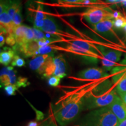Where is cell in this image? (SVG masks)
Listing matches in <instances>:
<instances>
[{"label": "cell", "mask_w": 126, "mask_h": 126, "mask_svg": "<svg viewBox=\"0 0 126 126\" xmlns=\"http://www.w3.org/2000/svg\"><path fill=\"white\" fill-rule=\"evenodd\" d=\"M18 79L16 76V71L14 70L13 67L6 66L1 70L0 81L1 86H5L8 85H15Z\"/></svg>", "instance_id": "cell-11"}, {"label": "cell", "mask_w": 126, "mask_h": 126, "mask_svg": "<svg viewBox=\"0 0 126 126\" xmlns=\"http://www.w3.org/2000/svg\"><path fill=\"white\" fill-rule=\"evenodd\" d=\"M124 32H125V33H126V25L125 27L124 28Z\"/></svg>", "instance_id": "cell-38"}, {"label": "cell", "mask_w": 126, "mask_h": 126, "mask_svg": "<svg viewBox=\"0 0 126 126\" xmlns=\"http://www.w3.org/2000/svg\"><path fill=\"white\" fill-rule=\"evenodd\" d=\"M123 63H124V64H126V54L125 55V59H124V60L123 61Z\"/></svg>", "instance_id": "cell-36"}, {"label": "cell", "mask_w": 126, "mask_h": 126, "mask_svg": "<svg viewBox=\"0 0 126 126\" xmlns=\"http://www.w3.org/2000/svg\"><path fill=\"white\" fill-rule=\"evenodd\" d=\"M5 40L6 43L10 46H14L16 44L14 34H9L6 35Z\"/></svg>", "instance_id": "cell-28"}, {"label": "cell", "mask_w": 126, "mask_h": 126, "mask_svg": "<svg viewBox=\"0 0 126 126\" xmlns=\"http://www.w3.org/2000/svg\"><path fill=\"white\" fill-rule=\"evenodd\" d=\"M15 56V51L12 48L5 47L4 50L0 53V63L1 64L8 66L13 61Z\"/></svg>", "instance_id": "cell-17"}, {"label": "cell", "mask_w": 126, "mask_h": 126, "mask_svg": "<svg viewBox=\"0 0 126 126\" xmlns=\"http://www.w3.org/2000/svg\"><path fill=\"white\" fill-rule=\"evenodd\" d=\"M102 56V65L107 69H111L116 65L120 60L122 53L120 51L107 49L102 46H99Z\"/></svg>", "instance_id": "cell-7"}, {"label": "cell", "mask_w": 126, "mask_h": 126, "mask_svg": "<svg viewBox=\"0 0 126 126\" xmlns=\"http://www.w3.org/2000/svg\"><path fill=\"white\" fill-rule=\"evenodd\" d=\"M108 2H111V3H114V2H121V0H107Z\"/></svg>", "instance_id": "cell-35"}, {"label": "cell", "mask_w": 126, "mask_h": 126, "mask_svg": "<svg viewBox=\"0 0 126 126\" xmlns=\"http://www.w3.org/2000/svg\"><path fill=\"white\" fill-rule=\"evenodd\" d=\"M120 122L126 119V105L119 96L108 106Z\"/></svg>", "instance_id": "cell-10"}, {"label": "cell", "mask_w": 126, "mask_h": 126, "mask_svg": "<svg viewBox=\"0 0 126 126\" xmlns=\"http://www.w3.org/2000/svg\"><path fill=\"white\" fill-rule=\"evenodd\" d=\"M40 30L46 33L50 34V35L53 36L59 35L61 34V32L55 20L51 17L47 15H46L44 19L43 26Z\"/></svg>", "instance_id": "cell-14"}, {"label": "cell", "mask_w": 126, "mask_h": 126, "mask_svg": "<svg viewBox=\"0 0 126 126\" xmlns=\"http://www.w3.org/2000/svg\"><path fill=\"white\" fill-rule=\"evenodd\" d=\"M14 24L16 28L17 26L21 25V23L22 22V17L21 14V8L19 9L14 14L13 19H12Z\"/></svg>", "instance_id": "cell-21"}, {"label": "cell", "mask_w": 126, "mask_h": 126, "mask_svg": "<svg viewBox=\"0 0 126 126\" xmlns=\"http://www.w3.org/2000/svg\"><path fill=\"white\" fill-rule=\"evenodd\" d=\"M126 25V18L122 15L118 17L117 18L113 19V27L116 29H122Z\"/></svg>", "instance_id": "cell-19"}, {"label": "cell", "mask_w": 126, "mask_h": 126, "mask_svg": "<svg viewBox=\"0 0 126 126\" xmlns=\"http://www.w3.org/2000/svg\"><path fill=\"white\" fill-rule=\"evenodd\" d=\"M50 56V54H43L39 55L33 57L29 63L30 68L36 71L39 74L43 75Z\"/></svg>", "instance_id": "cell-9"}, {"label": "cell", "mask_w": 126, "mask_h": 126, "mask_svg": "<svg viewBox=\"0 0 126 126\" xmlns=\"http://www.w3.org/2000/svg\"><path fill=\"white\" fill-rule=\"evenodd\" d=\"M61 78L56 76H52L48 79V84L50 86L57 87L60 85Z\"/></svg>", "instance_id": "cell-26"}, {"label": "cell", "mask_w": 126, "mask_h": 126, "mask_svg": "<svg viewBox=\"0 0 126 126\" xmlns=\"http://www.w3.org/2000/svg\"><path fill=\"white\" fill-rule=\"evenodd\" d=\"M123 4L125 6V7H126V2H123Z\"/></svg>", "instance_id": "cell-39"}, {"label": "cell", "mask_w": 126, "mask_h": 126, "mask_svg": "<svg viewBox=\"0 0 126 126\" xmlns=\"http://www.w3.org/2000/svg\"><path fill=\"white\" fill-rule=\"evenodd\" d=\"M67 64L62 55L53 57L52 55L48 58L45 72L42 75L44 78H49L52 76H56L63 78L66 76Z\"/></svg>", "instance_id": "cell-5"}, {"label": "cell", "mask_w": 126, "mask_h": 126, "mask_svg": "<svg viewBox=\"0 0 126 126\" xmlns=\"http://www.w3.org/2000/svg\"><path fill=\"white\" fill-rule=\"evenodd\" d=\"M120 122L108 106L88 113L81 119L79 126H117Z\"/></svg>", "instance_id": "cell-3"}, {"label": "cell", "mask_w": 126, "mask_h": 126, "mask_svg": "<svg viewBox=\"0 0 126 126\" xmlns=\"http://www.w3.org/2000/svg\"><path fill=\"white\" fill-rule=\"evenodd\" d=\"M115 89L120 97L126 94V73L115 84Z\"/></svg>", "instance_id": "cell-18"}, {"label": "cell", "mask_w": 126, "mask_h": 126, "mask_svg": "<svg viewBox=\"0 0 126 126\" xmlns=\"http://www.w3.org/2000/svg\"><path fill=\"white\" fill-rule=\"evenodd\" d=\"M6 43L5 37L4 34L2 33L0 34V46L2 47L4 45V44Z\"/></svg>", "instance_id": "cell-30"}, {"label": "cell", "mask_w": 126, "mask_h": 126, "mask_svg": "<svg viewBox=\"0 0 126 126\" xmlns=\"http://www.w3.org/2000/svg\"><path fill=\"white\" fill-rule=\"evenodd\" d=\"M113 12L108 8L92 7L86 9L82 16L89 24L94 26L103 20L114 19Z\"/></svg>", "instance_id": "cell-6"}, {"label": "cell", "mask_w": 126, "mask_h": 126, "mask_svg": "<svg viewBox=\"0 0 126 126\" xmlns=\"http://www.w3.org/2000/svg\"><path fill=\"white\" fill-rule=\"evenodd\" d=\"M121 98H122V99L123 100V102H124V103L126 104V94H124V95H123L122 96L120 97Z\"/></svg>", "instance_id": "cell-34"}, {"label": "cell", "mask_w": 126, "mask_h": 126, "mask_svg": "<svg viewBox=\"0 0 126 126\" xmlns=\"http://www.w3.org/2000/svg\"><path fill=\"white\" fill-rule=\"evenodd\" d=\"M109 76L108 74L104 72L100 68H89L85 69L78 74V78L82 80L86 81H94V80H99L100 79L106 78Z\"/></svg>", "instance_id": "cell-8"}, {"label": "cell", "mask_w": 126, "mask_h": 126, "mask_svg": "<svg viewBox=\"0 0 126 126\" xmlns=\"http://www.w3.org/2000/svg\"><path fill=\"white\" fill-rule=\"evenodd\" d=\"M55 48L54 47L50 46L48 45L46 46L40 47L38 50L39 55H43V54H49L51 53L53 50H54Z\"/></svg>", "instance_id": "cell-25"}, {"label": "cell", "mask_w": 126, "mask_h": 126, "mask_svg": "<svg viewBox=\"0 0 126 126\" xmlns=\"http://www.w3.org/2000/svg\"><path fill=\"white\" fill-rule=\"evenodd\" d=\"M93 26L94 31L99 33L102 34H110L113 31V19L103 20Z\"/></svg>", "instance_id": "cell-15"}, {"label": "cell", "mask_w": 126, "mask_h": 126, "mask_svg": "<svg viewBox=\"0 0 126 126\" xmlns=\"http://www.w3.org/2000/svg\"><path fill=\"white\" fill-rule=\"evenodd\" d=\"M34 32V40L35 41H38L39 40H41L42 39L46 38V36L44 32L42 31H41L40 29H37L36 28H33Z\"/></svg>", "instance_id": "cell-23"}, {"label": "cell", "mask_w": 126, "mask_h": 126, "mask_svg": "<svg viewBox=\"0 0 126 126\" xmlns=\"http://www.w3.org/2000/svg\"><path fill=\"white\" fill-rule=\"evenodd\" d=\"M34 32L33 28L28 27L26 31V43L28 42H31V41L34 40Z\"/></svg>", "instance_id": "cell-29"}, {"label": "cell", "mask_w": 126, "mask_h": 126, "mask_svg": "<svg viewBox=\"0 0 126 126\" xmlns=\"http://www.w3.org/2000/svg\"><path fill=\"white\" fill-rule=\"evenodd\" d=\"M118 94L109 79L91 86L83 99V110H92L109 106Z\"/></svg>", "instance_id": "cell-2"}, {"label": "cell", "mask_w": 126, "mask_h": 126, "mask_svg": "<svg viewBox=\"0 0 126 126\" xmlns=\"http://www.w3.org/2000/svg\"><path fill=\"white\" fill-rule=\"evenodd\" d=\"M44 126H57V125L56 124V123L53 122H50L49 123L46 124V125Z\"/></svg>", "instance_id": "cell-33"}, {"label": "cell", "mask_w": 126, "mask_h": 126, "mask_svg": "<svg viewBox=\"0 0 126 126\" xmlns=\"http://www.w3.org/2000/svg\"><path fill=\"white\" fill-rule=\"evenodd\" d=\"M58 2L67 4H84L92 3L91 0H57Z\"/></svg>", "instance_id": "cell-20"}, {"label": "cell", "mask_w": 126, "mask_h": 126, "mask_svg": "<svg viewBox=\"0 0 126 126\" xmlns=\"http://www.w3.org/2000/svg\"><path fill=\"white\" fill-rule=\"evenodd\" d=\"M90 88H84L64 97L53 108L54 119L61 126L73 122L83 110V99Z\"/></svg>", "instance_id": "cell-1"}, {"label": "cell", "mask_w": 126, "mask_h": 126, "mask_svg": "<svg viewBox=\"0 0 126 126\" xmlns=\"http://www.w3.org/2000/svg\"><path fill=\"white\" fill-rule=\"evenodd\" d=\"M25 61L22 58L20 57L18 55H15L14 57L13 61H12L11 64L14 67H22L25 65Z\"/></svg>", "instance_id": "cell-22"}, {"label": "cell", "mask_w": 126, "mask_h": 126, "mask_svg": "<svg viewBox=\"0 0 126 126\" xmlns=\"http://www.w3.org/2000/svg\"><path fill=\"white\" fill-rule=\"evenodd\" d=\"M28 126H38V123L36 122L32 121V122H30L28 123Z\"/></svg>", "instance_id": "cell-31"}, {"label": "cell", "mask_w": 126, "mask_h": 126, "mask_svg": "<svg viewBox=\"0 0 126 126\" xmlns=\"http://www.w3.org/2000/svg\"><path fill=\"white\" fill-rule=\"evenodd\" d=\"M65 50L74 54L80 55L91 61H96L98 59H102L96 53L94 46L88 42L82 40H75L69 42Z\"/></svg>", "instance_id": "cell-4"}, {"label": "cell", "mask_w": 126, "mask_h": 126, "mask_svg": "<svg viewBox=\"0 0 126 126\" xmlns=\"http://www.w3.org/2000/svg\"><path fill=\"white\" fill-rule=\"evenodd\" d=\"M121 2L122 3L123 2H126V0H121Z\"/></svg>", "instance_id": "cell-37"}, {"label": "cell", "mask_w": 126, "mask_h": 126, "mask_svg": "<svg viewBox=\"0 0 126 126\" xmlns=\"http://www.w3.org/2000/svg\"><path fill=\"white\" fill-rule=\"evenodd\" d=\"M117 126H126V119L123 120L122 122H120Z\"/></svg>", "instance_id": "cell-32"}, {"label": "cell", "mask_w": 126, "mask_h": 126, "mask_svg": "<svg viewBox=\"0 0 126 126\" xmlns=\"http://www.w3.org/2000/svg\"><path fill=\"white\" fill-rule=\"evenodd\" d=\"M28 28L27 26L21 25L17 26L14 30V34L17 46H21L26 43V33Z\"/></svg>", "instance_id": "cell-16"}, {"label": "cell", "mask_w": 126, "mask_h": 126, "mask_svg": "<svg viewBox=\"0 0 126 126\" xmlns=\"http://www.w3.org/2000/svg\"><path fill=\"white\" fill-rule=\"evenodd\" d=\"M15 85L18 88L20 87H26L28 85H29V82H28L27 78H23V77H19Z\"/></svg>", "instance_id": "cell-27"}, {"label": "cell", "mask_w": 126, "mask_h": 126, "mask_svg": "<svg viewBox=\"0 0 126 126\" xmlns=\"http://www.w3.org/2000/svg\"><path fill=\"white\" fill-rule=\"evenodd\" d=\"M30 11V17L34 25V28L40 29L43 27L44 23V19L46 16V14L44 12L43 8L41 5L37 6V9H34L33 8H31Z\"/></svg>", "instance_id": "cell-12"}, {"label": "cell", "mask_w": 126, "mask_h": 126, "mask_svg": "<svg viewBox=\"0 0 126 126\" xmlns=\"http://www.w3.org/2000/svg\"><path fill=\"white\" fill-rule=\"evenodd\" d=\"M19 51L25 57H31L39 56L38 50L40 48L37 41L32 40L21 46H17Z\"/></svg>", "instance_id": "cell-13"}, {"label": "cell", "mask_w": 126, "mask_h": 126, "mask_svg": "<svg viewBox=\"0 0 126 126\" xmlns=\"http://www.w3.org/2000/svg\"><path fill=\"white\" fill-rule=\"evenodd\" d=\"M18 88L16 85H8L5 86L4 89L8 95L13 96L16 94V91L18 90Z\"/></svg>", "instance_id": "cell-24"}]
</instances>
